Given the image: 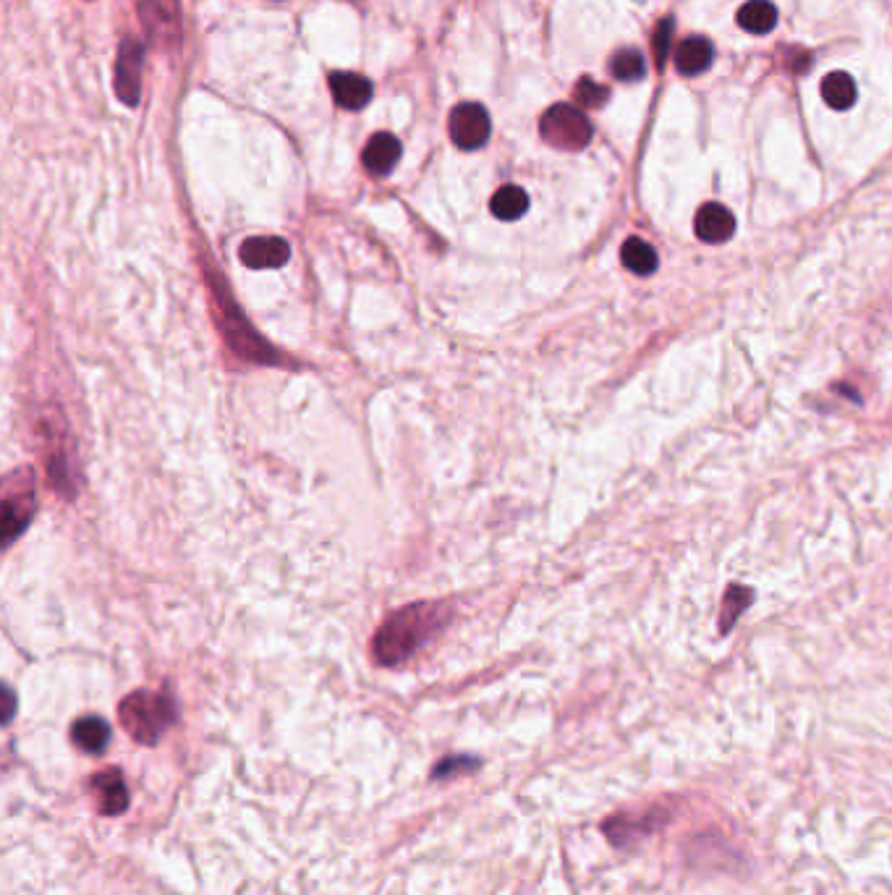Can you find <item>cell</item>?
<instances>
[{
    "instance_id": "6da1fadb",
    "label": "cell",
    "mask_w": 892,
    "mask_h": 895,
    "mask_svg": "<svg viewBox=\"0 0 892 895\" xmlns=\"http://www.w3.org/2000/svg\"><path fill=\"white\" fill-rule=\"evenodd\" d=\"M450 618L448 605L443 602H416L409 608L398 610L382 623L375 634L372 652L380 665L406 663L419 647L443 629Z\"/></svg>"
},
{
    "instance_id": "7a4b0ae2",
    "label": "cell",
    "mask_w": 892,
    "mask_h": 895,
    "mask_svg": "<svg viewBox=\"0 0 892 895\" xmlns=\"http://www.w3.org/2000/svg\"><path fill=\"white\" fill-rule=\"evenodd\" d=\"M118 718L137 744L155 746L178 720V707L168 691L142 689L123 699Z\"/></svg>"
},
{
    "instance_id": "3957f363",
    "label": "cell",
    "mask_w": 892,
    "mask_h": 895,
    "mask_svg": "<svg viewBox=\"0 0 892 895\" xmlns=\"http://www.w3.org/2000/svg\"><path fill=\"white\" fill-rule=\"evenodd\" d=\"M223 278L215 275L212 278V291H215V299H218V320H220V330L225 333L228 338V346L239 356L244 359H252V362H278V354H275L270 346H267L257 333H254L249 325H246L244 315L239 312V307L233 304V296L225 294L223 288Z\"/></svg>"
},
{
    "instance_id": "277c9868",
    "label": "cell",
    "mask_w": 892,
    "mask_h": 895,
    "mask_svg": "<svg viewBox=\"0 0 892 895\" xmlns=\"http://www.w3.org/2000/svg\"><path fill=\"white\" fill-rule=\"evenodd\" d=\"M539 134L547 144L558 147V150H584L586 144L592 142V123L581 113L576 105H552L542 121H539Z\"/></svg>"
},
{
    "instance_id": "5b68a950",
    "label": "cell",
    "mask_w": 892,
    "mask_h": 895,
    "mask_svg": "<svg viewBox=\"0 0 892 895\" xmlns=\"http://www.w3.org/2000/svg\"><path fill=\"white\" fill-rule=\"evenodd\" d=\"M450 139L456 147L471 152L490 139V113L479 103H461L450 113Z\"/></svg>"
},
{
    "instance_id": "8992f818",
    "label": "cell",
    "mask_w": 892,
    "mask_h": 895,
    "mask_svg": "<svg viewBox=\"0 0 892 895\" xmlns=\"http://www.w3.org/2000/svg\"><path fill=\"white\" fill-rule=\"evenodd\" d=\"M6 516H3V532H6V545L19 537L27 524L35 516V479L32 472L27 474L24 485H14V477L6 479V500H3Z\"/></svg>"
},
{
    "instance_id": "52a82bcc",
    "label": "cell",
    "mask_w": 892,
    "mask_h": 895,
    "mask_svg": "<svg viewBox=\"0 0 892 895\" xmlns=\"http://www.w3.org/2000/svg\"><path fill=\"white\" fill-rule=\"evenodd\" d=\"M89 793H92L97 812L105 814V817H118V814L129 809V788L123 783L118 767L103 770V773H97L95 778L89 780Z\"/></svg>"
},
{
    "instance_id": "ba28073f",
    "label": "cell",
    "mask_w": 892,
    "mask_h": 895,
    "mask_svg": "<svg viewBox=\"0 0 892 895\" xmlns=\"http://www.w3.org/2000/svg\"><path fill=\"white\" fill-rule=\"evenodd\" d=\"M116 92L126 105H137L142 95V48L134 40L123 42L118 53Z\"/></svg>"
},
{
    "instance_id": "9c48e42d",
    "label": "cell",
    "mask_w": 892,
    "mask_h": 895,
    "mask_svg": "<svg viewBox=\"0 0 892 895\" xmlns=\"http://www.w3.org/2000/svg\"><path fill=\"white\" fill-rule=\"evenodd\" d=\"M239 257L252 270H270V267L286 265L291 257V246L278 236H254L241 244Z\"/></svg>"
},
{
    "instance_id": "30bf717a",
    "label": "cell",
    "mask_w": 892,
    "mask_h": 895,
    "mask_svg": "<svg viewBox=\"0 0 892 895\" xmlns=\"http://www.w3.org/2000/svg\"><path fill=\"white\" fill-rule=\"evenodd\" d=\"M694 231L704 244H725L736 233V218L728 207L709 202L696 212Z\"/></svg>"
},
{
    "instance_id": "8fae6325",
    "label": "cell",
    "mask_w": 892,
    "mask_h": 895,
    "mask_svg": "<svg viewBox=\"0 0 892 895\" xmlns=\"http://www.w3.org/2000/svg\"><path fill=\"white\" fill-rule=\"evenodd\" d=\"M333 100L346 110H361L372 100V82L354 71H338L330 76Z\"/></svg>"
},
{
    "instance_id": "7c38bea8",
    "label": "cell",
    "mask_w": 892,
    "mask_h": 895,
    "mask_svg": "<svg viewBox=\"0 0 892 895\" xmlns=\"http://www.w3.org/2000/svg\"><path fill=\"white\" fill-rule=\"evenodd\" d=\"M401 152H403L401 142H398L393 134H388V131H382V134H375V137L369 139L367 147H364V155H361V160H364V168H367L372 176L382 178V176H388L395 165H398V160H401Z\"/></svg>"
},
{
    "instance_id": "4fadbf2b",
    "label": "cell",
    "mask_w": 892,
    "mask_h": 895,
    "mask_svg": "<svg viewBox=\"0 0 892 895\" xmlns=\"http://www.w3.org/2000/svg\"><path fill=\"white\" fill-rule=\"evenodd\" d=\"M715 61V48L707 37L691 35L686 40H681V45L675 48V69L683 76H696L707 71Z\"/></svg>"
},
{
    "instance_id": "5bb4252c",
    "label": "cell",
    "mask_w": 892,
    "mask_h": 895,
    "mask_svg": "<svg viewBox=\"0 0 892 895\" xmlns=\"http://www.w3.org/2000/svg\"><path fill=\"white\" fill-rule=\"evenodd\" d=\"M71 741L87 754H103L110 744V725L97 715L79 718L71 725Z\"/></svg>"
},
{
    "instance_id": "9a60e30c",
    "label": "cell",
    "mask_w": 892,
    "mask_h": 895,
    "mask_svg": "<svg viewBox=\"0 0 892 895\" xmlns=\"http://www.w3.org/2000/svg\"><path fill=\"white\" fill-rule=\"evenodd\" d=\"M738 27L749 35H770L777 27V8L770 0H749L738 11Z\"/></svg>"
},
{
    "instance_id": "2e32d148",
    "label": "cell",
    "mask_w": 892,
    "mask_h": 895,
    "mask_svg": "<svg viewBox=\"0 0 892 895\" xmlns=\"http://www.w3.org/2000/svg\"><path fill=\"white\" fill-rule=\"evenodd\" d=\"M824 103L835 110H848L856 103V82L843 71H832L822 79Z\"/></svg>"
},
{
    "instance_id": "e0dca14e",
    "label": "cell",
    "mask_w": 892,
    "mask_h": 895,
    "mask_svg": "<svg viewBox=\"0 0 892 895\" xmlns=\"http://www.w3.org/2000/svg\"><path fill=\"white\" fill-rule=\"evenodd\" d=\"M490 207H492V215H495V218L518 220L526 210H529V194H526L521 186L508 184L495 192Z\"/></svg>"
},
{
    "instance_id": "ac0fdd59",
    "label": "cell",
    "mask_w": 892,
    "mask_h": 895,
    "mask_svg": "<svg viewBox=\"0 0 892 895\" xmlns=\"http://www.w3.org/2000/svg\"><path fill=\"white\" fill-rule=\"evenodd\" d=\"M620 260H623V265L636 275H652L654 270H657V265H660L657 252H654L647 241L636 239V236L623 244V249H620Z\"/></svg>"
},
{
    "instance_id": "d6986e66",
    "label": "cell",
    "mask_w": 892,
    "mask_h": 895,
    "mask_svg": "<svg viewBox=\"0 0 892 895\" xmlns=\"http://www.w3.org/2000/svg\"><path fill=\"white\" fill-rule=\"evenodd\" d=\"M610 74H613V79H618V82L626 84L639 82V79H644V74H647V61H644V55H641L639 50L623 48L613 55V61H610Z\"/></svg>"
},
{
    "instance_id": "ffe728a7",
    "label": "cell",
    "mask_w": 892,
    "mask_h": 895,
    "mask_svg": "<svg viewBox=\"0 0 892 895\" xmlns=\"http://www.w3.org/2000/svg\"><path fill=\"white\" fill-rule=\"evenodd\" d=\"M610 100V89L597 84L594 79H581L576 84V103L584 108H602Z\"/></svg>"
},
{
    "instance_id": "44dd1931",
    "label": "cell",
    "mask_w": 892,
    "mask_h": 895,
    "mask_svg": "<svg viewBox=\"0 0 892 895\" xmlns=\"http://www.w3.org/2000/svg\"><path fill=\"white\" fill-rule=\"evenodd\" d=\"M670 35H673V19L660 21V27L654 29V40H652L654 58H657V66H660V69L665 66V61H668Z\"/></svg>"
},
{
    "instance_id": "7402d4cb",
    "label": "cell",
    "mask_w": 892,
    "mask_h": 895,
    "mask_svg": "<svg viewBox=\"0 0 892 895\" xmlns=\"http://www.w3.org/2000/svg\"><path fill=\"white\" fill-rule=\"evenodd\" d=\"M466 765H471V767H479V762L477 759H464V757H448L445 759V762H440V765L435 767V770H432V778H453V775H458L461 773V770H464Z\"/></svg>"
},
{
    "instance_id": "603a6c76",
    "label": "cell",
    "mask_w": 892,
    "mask_h": 895,
    "mask_svg": "<svg viewBox=\"0 0 892 895\" xmlns=\"http://www.w3.org/2000/svg\"><path fill=\"white\" fill-rule=\"evenodd\" d=\"M11 715H14V694L6 689V723L11 720Z\"/></svg>"
}]
</instances>
